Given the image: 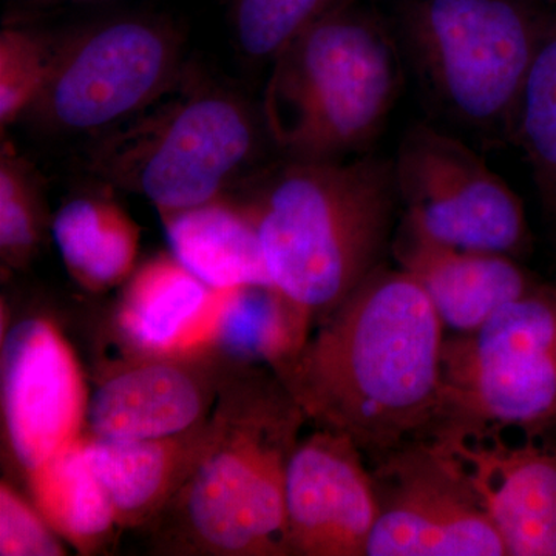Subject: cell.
I'll use <instances>...</instances> for the list:
<instances>
[{
    "label": "cell",
    "mask_w": 556,
    "mask_h": 556,
    "mask_svg": "<svg viewBox=\"0 0 556 556\" xmlns=\"http://www.w3.org/2000/svg\"><path fill=\"white\" fill-rule=\"evenodd\" d=\"M0 555L62 556L67 548L35 504L3 479L0 484Z\"/></svg>",
    "instance_id": "cell-26"
},
{
    "label": "cell",
    "mask_w": 556,
    "mask_h": 556,
    "mask_svg": "<svg viewBox=\"0 0 556 556\" xmlns=\"http://www.w3.org/2000/svg\"><path fill=\"white\" fill-rule=\"evenodd\" d=\"M308 422L276 372L233 361L195 466L146 529L177 556H289L287 473Z\"/></svg>",
    "instance_id": "cell-2"
},
{
    "label": "cell",
    "mask_w": 556,
    "mask_h": 556,
    "mask_svg": "<svg viewBox=\"0 0 556 556\" xmlns=\"http://www.w3.org/2000/svg\"><path fill=\"white\" fill-rule=\"evenodd\" d=\"M555 422V294L532 289L475 331L445 339L441 415L431 431L532 437Z\"/></svg>",
    "instance_id": "cell-8"
},
{
    "label": "cell",
    "mask_w": 556,
    "mask_h": 556,
    "mask_svg": "<svg viewBox=\"0 0 556 556\" xmlns=\"http://www.w3.org/2000/svg\"><path fill=\"white\" fill-rule=\"evenodd\" d=\"M518 115L530 155L556 175V27L538 42Z\"/></svg>",
    "instance_id": "cell-25"
},
{
    "label": "cell",
    "mask_w": 556,
    "mask_h": 556,
    "mask_svg": "<svg viewBox=\"0 0 556 556\" xmlns=\"http://www.w3.org/2000/svg\"><path fill=\"white\" fill-rule=\"evenodd\" d=\"M50 230L70 276L91 292L124 285L137 269L141 229L109 197L80 195L67 201L54 215Z\"/></svg>",
    "instance_id": "cell-19"
},
{
    "label": "cell",
    "mask_w": 556,
    "mask_h": 556,
    "mask_svg": "<svg viewBox=\"0 0 556 556\" xmlns=\"http://www.w3.org/2000/svg\"><path fill=\"white\" fill-rule=\"evenodd\" d=\"M160 215L172 254L208 288L274 287L257 228L232 193Z\"/></svg>",
    "instance_id": "cell-18"
},
{
    "label": "cell",
    "mask_w": 556,
    "mask_h": 556,
    "mask_svg": "<svg viewBox=\"0 0 556 556\" xmlns=\"http://www.w3.org/2000/svg\"><path fill=\"white\" fill-rule=\"evenodd\" d=\"M54 39L20 24L0 33V126L24 118L49 75Z\"/></svg>",
    "instance_id": "cell-24"
},
{
    "label": "cell",
    "mask_w": 556,
    "mask_h": 556,
    "mask_svg": "<svg viewBox=\"0 0 556 556\" xmlns=\"http://www.w3.org/2000/svg\"><path fill=\"white\" fill-rule=\"evenodd\" d=\"M402 31L420 80L471 129L518 115L540 35L522 0H407Z\"/></svg>",
    "instance_id": "cell-6"
},
{
    "label": "cell",
    "mask_w": 556,
    "mask_h": 556,
    "mask_svg": "<svg viewBox=\"0 0 556 556\" xmlns=\"http://www.w3.org/2000/svg\"><path fill=\"white\" fill-rule=\"evenodd\" d=\"M207 420L172 437L135 441L86 433L87 459L108 492L118 529L148 527L177 495L203 447Z\"/></svg>",
    "instance_id": "cell-17"
},
{
    "label": "cell",
    "mask_w": 556,
    "mask_h": 556,
    "mask_svg": "<svg viewBox=\"0 0 556 556\" xmlns=\"http://www.w3.org/2000/svg\"><path fill=\"white\" fill-rule=\"evenodd\" d=\"M285 507L289 555L367 556L379 493L364 450L329 428L300 437L289 459Z\"/></svg>",
    "instance_id": "cell-13"
},
{
    "label": "cell",
    "mask_w": 556,
    "mask_h": 556,
    "mask_svg": "<svg viewBox=\"0 0 556 556\" xmlns=\"http://www.w3.org/2000/svg\"><path fill=\"white\" fill-rule=\"evenodd\" d=\"M399 268L424 289L445 331L466 334L532 291L507 254L468 251L419 236L405 223L393 244Z\"/></svg>",
    "instance_id": "cell-15"
},
{
    "label": "cell",
    "mask_w": 556,
    "mask_h": 556,
    "mask_svg": "<svg viewBox=\"0 0 556 556\" xmlns=\"http://www.w3.org/2000/svg\"><path fill=\"white\" fill-rule=\"evenodd\" d=\"M31 503L54 532L79 554L108 547L116 526L115 511L86 455V433L27 477Z\"/></svg>",
    "instance_id": "cell-21"
},
{
    "label": "cell",
    "mask_w": 556,
    "mask_h": 556,
    "mask_svg": "<svg viewBox=\"0 0 556 556\" xmlns=\"http://www.w3.org/2000/svg\"><path fill=\"white\" fill-rule=\"evenodd\" d=\"M214 289L174 254L142 263L124 283L116 327L134 356L204 350V325Z\"/></svg>",
    "instance_id": "cell-16"
},
{
    "label": "cell",
    "mask_w": 556,
    "mask_h": 556,
    "mask_svg": "<svg viewBox=\"0 0 556 556\" xmlns=\"http://www.w3.org/2000/svg\"><path fill=\"white\" fill-rule=\"evenodd\" d=\"M232 362L217 350L130 356L91 391L86 433L135 441L199 427L211 416Z\"/></svg>",
    "instance_id": "cell-14"
},
{
    "label": "cell",
    "mask_w": 556,
    "mask_h": 556,
    "mask_svg": "<svg viewBox=\"0 0 556 556\" xmlns=\"http://www.w3.org/2000/svg\"><path fill=\"white\" fill-rule=\"evenodd\" d=\"M372 473L379 517L367 556H507L466 481L427 438L387 453Z\"/></svg>",
    "instance_id": "cell-10"
},
{
    "label": "cell",
    "mask_w": 556,
    "mask_h": 556,
    "mask_svg": "<svg viewBox=\"0 0 556 556\" xmlns=\"http://www.w3.org/2000/svg\"><path fill=\"white\" fill-rule=\"evenodd\" d=\"M445 339L415 278L379 266L299 353L270 369L314 427L383 456L437 426Z\"/></svg>",
    "instance_id": "cell-1"
},
{
    "label": "cell",
    "mask_w": 556,
    "mask_h": 556,
    "mask_svg": "<svg viewBox=\"0 0 556 556\" xmlns=\"http://www.w3.org/2000/svg\"><path fill=\"white\" fill-rule=\"evenodd\" d=\"M393 166L404 223L419 236L507 255L525 240V212L514 190L452 135L416 124Z\"/></svg>",
    "instance_id": "cell-9"
},
{
    "label": "cell",
    "mask_w": 556,
    "mask_h": 556,
    "mask_svg": "<svg viewBox=\"0 0 556 556\" xmlns=\"http://www.w3.org/2000/svg\"><path fill=\"white\" fill-rule=\"evenodd\" d=\"M506 430H434L428 441L471 490L508 556H556V455Z\"/></svg>",
    "instance_id": "cell-12"
},
{
    "label": "cell",
    "mask_w": 556,
    "mask_h": 556,
    "mask_svg": "<svg viewBox=\"0 0 556 556\" xmlns=\"http://www.w3.org/2000/svg\"><path fill=\"white\" fill-rule=\"evenodd\" d=\"M46 181L25 156L10 146L0 153V258L3 269L22 270L39 252L51 229Z\"/></svg>",
    "instance_id": "cell-22"
},
{
    "label": "cell",
    "mask_w": 556,
    "mask_h": 556,
    "mask_svg": "<svg viewBox=\"0 0 556 556\" xmlns=\"http://www.w3.org/2000/svg\"><path fill=\"white\" fill-rule=\"evenodd\" d=\"M185 35L174 21L123 14L54 39L49 75L24 118L53 137L119 126L185 75Z\"/></svg>",
    "instance_id": "cell-7"
},
{
    "label": "cell",
    "mask_w": 556,
    "mask_h": 556,
    "mask_svg": "<svg viewBox=\"0 0 556 556\" xmlns=\"http://www.w3.org/2000/svg\"><path fill=\"white\" fill-rule=\"evenodd\" d=\"M204 348L233 361L277 367L299 353L309 332L274 287L214 289Z\"/></svg>",
    "instance_id": "cell-20"
},
{
    "label": "cell",
    "mask_w": 556,
    "mask_h": 556,
    "mask_svg": "<svg viewBox=\"0 0 556 556\" xmlns=\"http://www.w3.org/2000/svg\"><path fill=\"white\" fill-rule=\"evenodd\" d=\"M21 10L43 11L58 7L83 5V3L104 2V0H14Z\"/></svg>",
    "instance_id": "cell-27"
},
{
    "label": "cell",
    "mask_w": 556,
    "mask_h": 556,
    "mask_svg": "<svg viewBox=\"0 0 556 556\" xmlns=\"http://www.w3.org/2000/svg\"><path fill=\"white\" fill-rule=\"evenodd\" d=\"M262 113L285 159H351L386 123L401 87V58L365 0L318 21L270 62Z\"/></svg>",
    "instance_id": "cell-4"
},
{
    "label": "cell",
    "mask_w": 556,
    "mask_h": 556,
    "mask_svg": "<svg viewBox=\"0 0 556 556\" xmlns=\"http://www.w3.org/2000/svg\"><path fill=\"white\" fill-rule=\"evenodd\" d=\"M229 193L251 215L274 288L309 336L379 268L401 203L393 161L376 156L285 159Z\"/></svg>",
    "instance_id": "cell-3"
},
{
    "label": "cell",
    "mask_w": 556,
    "mask_h": 556,
    "mask_svg": "<svg viewBox=\"0 0 556 556\" xmlns=\"http://www.w3.org/2000/svg\"><path fill=\"white\" fill-rule=\"evenodd\" d=\"M3 444L25 478L86 433L89 387L61 329L25 317L2 336Z\"/></svg>",
    "instance_id": "cell-11"
},
{
    "label": "cell",
    "mask_w": 556,
    "mask_h": 556,
    "mask_svg": "<svg viewBox=\"0 0 556 556\" xmlns=\"http://www.w3.org/2000/svg\"><path fill=\"white\" fill-rule=\"evenodd\" d=\"M356 0H232L230 22L241 56L273 62L318 21Z\"/></svg>",
    "instance_id": "cell-23"
},
{
    "label": "cell",
    "mask_w": 556,
    "mask_h": 556,
    "mask_svg": "<svg viewBox=\"0 0 556 556\" xmlns=\"http://www.w3.org/2000/svg\"><path fill=\"white\" fill-rule=\"evenodd\" d=\"M265 123L236 91L185 75L159 101L97 135L87 167L164 212L200 206L254 174Z\"/></svg>",
    "instance_id": "cell-5"
}]
</instances>
